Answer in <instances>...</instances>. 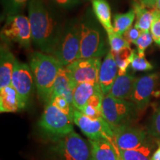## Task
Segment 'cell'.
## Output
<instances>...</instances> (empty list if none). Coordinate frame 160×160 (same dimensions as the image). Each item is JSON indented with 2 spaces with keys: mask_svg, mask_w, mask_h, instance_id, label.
I'll list each match as a JSON object with an SVG mask.
<instances>
[{
  "mask_svg": "<svg viewBox=\"0 0 160 160\" xmlns=\"http://www.w3.org/2000/svg\"><path fill=\"white\" fill-rule=\"evenodd\" d=\"M155 8L158 10V11H160V0H157Z\"/></svg>",
  "mask_w": 160,
  "mask_h": 160,
  "instance_id": "cell-38",
  "label": "cell"
},
{
  "mask_svg": "<svg viewBox=\"0 0 160 160\" xmlns=\"http://www.w3.org/2000/svg\"><path fill=\"white\" fill-rule=\"evenodd\" d=\"M107 35L111 50L113 53H117L126 48H131V43L127 41L123 36L117 34L114 31L108 33Z\"/></svg>",
  "mask_w": 160,
  "mask_h": 160,
  "instance_id": "cell-26",
  "label": "cell"
},
{
  "mask_svg": "<svg viewBox=\"0 0 160 160\" xmlns=\"http://www.w3.org/2000/svg\"><path fill=\"white\" fill-rule=\"evenodd\" d=\"M151 33L153 42L160 46V11H157V15L151 27Z\"/></svg>",
  "mask_w": 160,
  "mask_h": 160,
  "instance_id": "cell-32",
  "label": "cell"
},
{
  "mask_svg": "<svg viewBox=\"0 0 160 160\" xmlns=\"http://www.w3.org/2000/svg\"><path fill=\"white\" fill-rule=\"evenodd\" d=\"M135 18L136 13L133 9L125 13H117L113 16V31L117 34L123 36L128 30L131 28Z\"/></svg>",
  "mask_w": 160,
  "mask_h": 160,
  "instance_id": "cell-24",
  "label": "cell"
},
{
  "mask_svg": "<svg viewBox=\"0 0 160 160\" xmlns=\"http://www.w3.org/2000/svg\"><path fill=\"white\" fill-rule=\"evenodd\" d=\"M91 3L96 19L102 26L107 34L114 31L111 22V11L109 3L106 0H91Z\"/></svg>",
  "mask_w": 160,
  "mask_h": 160,
  "instance_id": "cell-21",
  "label": "cell"
},
{
  "mask_svg": "<svg viewBox=\"0 0 160 160\" xmlns=\"http://www.w3.org/2000/svg\"><path fill=\"white\" fill-rule=\"evenodd\" d=\"M29 65L33 72L38 95L44 102L48 104L60 69L65 66L53 56L41 52L32 53Z\"/></svg>",
  "mask_w": 160,
  "mask_h": 160,
  "instance_id": "cell-2",
  "label": "cell"
},
{
  "mask_svg": "<svg viewBox=\"0 0 160 160\" xmlns=\"http://www.w3.org/2000/svg\"><path fill=\"white\" fill-rule=\"evenodd\" d=\"M137 78L134 76L126 73L125 75H118L112 85L108 94L121 99H129L132 94Z\"/></svg>",
  "mask_w": 160,
  "mask_h": 160,
  "instance_id": "cell-18",
  "label": "cell"
},
{
  "mask_svg": "<svg viewBox=\"0 0 160 160\" xmlns=\"http://www.w3.org/2000/svg\"><path fill=\"white\" fill-rule=\"evenodd\" d=\"M79 48L80 23L76 21L67 22L53 57L65 67L78 59Z\"/></svg>",
  "mask_w": 160,
  "mask_h": 160,
  "instance_id": "cell-7",
  "label": "cell"
},
{
  "mask_svg": "<svg viewBox=\"0 0 160 160\" xmlns=\"http://www.w3.org/2000/svg\"><path fill=\"white\" fill-rule=\"evenodd\" d=\"M113 132L116 145L121 151L137 148L144 145L149 139L145 131L131 125L122 126L113 130Z\"/></svg>",
  "mask_w": 160,
  "mask_h": 160,
  "instance_id": "cell-13",
  "label": "cell"
},
{
  "mask_svg": "<svg viewBox=\"0 0 160 160\" xmlns=\"http://www.w3.org/2000/svg\"><path fill=\"white\" fill-rule=\"evenodd\" d=\"M95 18L93 15H86L79 22L80 48L78 59L101 58L109 51L105 29Z\"/></svg>",
  "mask_w": 160,
  "mask_h": 160,
  "instance_id": "cell-3",
  "label": "cell"
},
{
  "mask_svg": "<svg viewBox=\"0 0 160 160\" xmlns=\"http://www.w3.org/2000/svg\"><path fill=\"white\" fill-rule=\"evenodd\" d=\"M81 112H82L84 114L88 116V117L91 118H100L103 117L102 112L98 111L97 109H96L93 106L89 105H86L85 107L82 110V111Z\"/></svg>",
  "mask_w": 160,
  "mask_h": 160,
  "instance_id": "cell-35",
  "label": "cell"
},
{
  "mask_svg": "<svg viewBox=\"0 0 160 160\" xmlns=\"http://www.w3.org/2000/svg\"><path fill=\"white\" fill-rule=\"evenodd\" d=\"M153 42L151 33L149 31H141L139 38L134 45H137V53L141 57H145V50L151 45Z\"/></svg>",
  "mask_w": 160,
  "mask_h": 160,
  "instance_id": "cell-27",
  "label": "cell"
},
{
  "mask_svg": "<svg viewBox=\"0 0 160 160\" xmlns=\"http://www.w3.org/2000/svg\"><path fill=\"white\" fill-rule=\"evenodd\" d=\"M100 89L99 85L88 82L79 83L73 89V105L76 109L82 111L92 96Z\"/></svg>",
  "mask_w": 160,
  "mask_h": 160,
  "instance_id": "cell-20",
  "label": "cell"
},
{
  "mask_svg": "<svg viewBox=\"0 0 160 160\" xmlns=\"http://www.w3.org/2000/svg\"><path fill=\"white\" fill-rule=\"evenodd\" d=\"M118 66L113 52L109 51L101 64L99 73V85L104 96L108 94L117 77Z\"/></svg>",
  "mask_w": 160,
  "mask_h": 160,
  "instance_id": "cell-14",
  "label": "cell"
},
{
  "mask_svg": "<svg viewBox=\"0 0 160 160\" xmlns=\"http://www.w3.org/2000/svg\"><path fill=\"white\" fill-rule=\"evenodd\" d=\"M155 145L153 139H149L140 147L128 151H121L119 153L123 160H151Z\"/></svg>",
  "mask_w": 160,
  "mask_h": 160,
  "instance_id": "cell-23",
  "label": "cell"
},
{
  "mask_svg": "<svg viewBox=\"0 0 160 160\" xmlns=\"http://www.w3.org/2000/svg\"><path fill=\"white\" fill-rule=\"evenodd\" d=\"M148 131L151 137L160 142V105L152 116Z\"/></svg>",
  "mask_w": 160,
  "mask_h": 160,
  "instance_id": "cell-29",
  "label": "cell"
},
{
  "mask_svg": "<svg viewBox=\"0 0 160 160\" xmlns=\"http://www.w3.org/2000/svg\"><path fill=\"white\" fill-rule=\"evenodd\" d=\"M49 103L52 104V105H53L57 108H58L59 110H61L63 113H65L66 115L68 116L73 120L74 107L68 102V101L65 97L61 95L57 96Z\"/></svg>",
  "mask_w": 160,
  "mask_h": 160,
  "instance_id": "cell-28",
  "label": "cell"
},
{
  "mask_svg": "<svg viewBox=\"0 0 160 160\" xmlns=\"http://www.w3.org/2000/svg\"><path fill=\"white\" fill-rule=\"evenodd\" d=\"M92 160H119L117 145L106 139H89Z\"/></svg>",
  "mask_w": 160,
  "mask_h": 160,
  "instance_id": "cell-15",
  "label": "cell"
},
{
  "mask_svg": "<svg viewBox=\"0 0 160 160\" xmlns=\"http://www.w3.org/2000/svg\"><path fill=\"white\" fill-rule=\"evenodd\" d=\"M141 31L137 29L136 27H131L123 34V37L125 38L127 41H128L130 43L135 44L138 38H139Z\"/></svg>",
  "mask_w": 160,
  "mask_h": 160,
  "instance_id": "cell-34",
  "label": "cell"
},
{
  "mask_svg": "<svg viewBox=\"0 0 160 160\" xmlns=\"http://www.w3.org/2000/svg\"><path fill=\"white\" fill-rule=\"evenodd\" d=\"M136 53V50H132L131 48H126L118 53H114L118 66V75H125L127 73L128 68L131 64Z\"/></svg>",
  "mask_w": 160,
  "mask_h": 160,
  "instance_id": "cell-25",
  "label": "cell"
},
{
  "mask_svg": "<svg viewBox=\"0 0 160 160\" xmlns=\"http://www.w3.org/2000/svg\"><path fill=\"white\" fill-rule=\"evenodd\" d=\"M131 65L134 71H148L153 68V66L145 59V57L139 56L137 51L132 60Z\"/></svg>",
  "mask_w": 160,
  "mask_h": 160,
  "instance_id": "cell-30",
  "label": "cell"
},
{
  "mask_svg": "<svg viewBox=\"0 0 160 160\" xmlns=\"http://www.w3.org/2000/svg\"><path fill=\"white\" fill-rule=\"evenodd\" d=\"M28 19L32 41L43 53L53 56L65 24L47 0H30Z\"/></svg>",
  "mask_w": 160,
  "mask_h": 160,
  "instance_id": "cell-1",
  "label": "cell"
},
{
  "mask_svg": "<svg viewBox=\"0 0 160 160\" xmlns=\"http://www.w3.org/2000/svg\"><path fill=\"white\" fill-rule=\"evenodd\" d=\"M53 142L51 150L57 160H92L89 143L74 131Z\"/></svg>",
  "mask_w": 160,
  "mask_h": 160,
  "instance_id": "cell-6",
  "label": "cell"
},
{
  "mask_svg": "<svg viewBox=\"0 0 160 160\" xmlns=\"http://www.w3.org/2000/svg\"><path fill=\"white\" fill-rule=\"evenodd\" d=\"M16 59L8 48L2 46L0 53V89L11 85Z\"/></svg>",
  "mask_w": 160,
  "mask_h": 160,
  "instance_id": "cell-17",
  "label": "cell"
},
{
  "mask_svg": "<svg viewBox=\"0 0 160 160\" xmlns=\"http://www.w3.org/2000/svg\"><path fill=\"white\" fill-rule=\"evenodd\" d=\"M148 8L142 4L135 2L133 4V10L136 13V21L134 27L141 31H148L151 30V27L155 19L158 10L154 8L152 10L147 9Z\"/></svg>",
  "mask_w": 160,
  "mask_h": 160,
  "instance_id": "cell-22",
  "label": "cell"
},
{
  "mask_svg": "<svg viewBox=\"0 0 160 160\" xmlns=\"http://www.w3.org/2000/svg\"><path fill=\"white\" fill-rule=\"evenodd\" d=\"M102 112L104 119L113 131L122 126L131 125L139 111L131 101L107 94L103 98Z\"/></svg>",
  "mask_w": 160,
  "mask_h": 160,
  "instance_id": "cell-4",
  "label": "cell"
},
{
  "mask_svg": "<svg viewBox=\"0 0 160 160\" xmlns=\"http://www.w3.org/2000/svg\"><path fill=\"white\" fill-rule=\"evenodd\" d=\"M56 7L62 9H71L81 4V0H50Z\"/></svg>",
  "mask_w": 160,
  "mask_h": 160,
  "instance_id": "cell-33",
  "label": "cell"
},
{
  "mask_svg": "<svg viewBox=\"0 0 160 160\" xmlns=\"http://www.w3.org/2000/svg\"><path fill=\"white\" fill-rule=\"evenodd\" d=\"M100 58L77 59L65 66L73 89L78 84L88 82L99 85V73L101 66Z\"/></svg>",
  "mask_w": 160,
  "mask_h": 160,
  "instance_id": "cell-10",
  "label": "cell"
},
{
  "mask_svg": "<svg viewBox=\"0 0 160 160\" xmlns=\"http://www.w3.org/2000/svg\"><path fill=\"white\" fill-rule=\"evenodd\" d=\"M63 96L67 99L68 102L73 105V88H72L71 80L66 71L65 68L62 67L60 69L53 88H52L49 102L57 96ZM48 102V103H49Z\"/></svg>",
  "mask_w": 160,
  "mask_h": 160,
  "instance_id": "cell-19",
  "label": "cell"
},
{
  "mask_svg": "<svg viewBox=\"0 0 160 160\" xmlns=\"http://www.w3.org/2000/svg\"><path fill=\"white\" fill-rule=\"evenodd\" d=\"M34 78L30 65L20 62L17 59L12 75L11 85L17 90L20 99L26 106L33 92Z\"/></svg>",
  "mask_w": 160,
  "mask_h": 160,
  "instance_id": "cell-11",
  "label": "cell"
},
{
  "mask_svg": "<svg viewBox=\"0 0 160 160\" xmlns=\"http://www.w3.org/2000/svg\"><path fill=\"white\" fill-rule=\"evenodd\" d=\"M158 79L159 75L157 73H151L137 79L129 101L133 103L139 112L145 111L148 105L157 85Z\"/></svg>",
  "mask_w": 160,
  "mask_h": 160,
  "instance_id": "cell-12",
  "label": "cell"
},
{
  "mask_svg": "<svg viewBox=\"0 0 160 160\" xmlns=\"http://www.w3.org/2000/svg\"><path fill=\"white\" fill-rule=\"evenodd\" d=\"M119 160H123V159H122V157H121V156H120L119 153Z\"/></svg>",
  "mask_w": 160,
  "mask_h": 160,
  "instance_id": "cell-39",
  "label": "cell"
},
{
  "mask_svg": "<svg viewBox=\"0 0 160 160\" xmlns=\"http://www.w3.org/2000/svg\"><path fill=\"white\" fill-rule=\"evenodd\" d=\"M140 4H142L143 6L148 8H154L156 7L157 0H139Z\"/></svg>",
  "mask_w": 160,
  "mask_h": 160,
  "instance_id": "cell-36",
  "label": "cell"
},
{
  "mask_svg": "<svg viewBox=\"0 0 160 160\" xmlns=\"http://www.w3.org/2000/svg\"><path fill=\"white\" fill-rule=\"evenodd\" d=\"M25 108L13 85H10L0 89V111L2 113H14Z\"/></svg>",
  "mask_w": 160,
  "mask_h": 160,
  "instance_id": "cell-16",
  "label": "cell"
},
{
  "mask_svg": "<svg viewBox=\"0 0 160 160\" xmlns=\"http://www.w3.org/2000/svg\"><path fill=\"white\" fill-rule=\"evenodd\" d=\"M158 147L156 151L153 152L151 157V160H160V142L157 141Z\"/></svg>",
  "mask_w": 160,
  "mask_h": 160,
  "instance_id": "cell-37",
  "label": "cell"
},
{
  "mask_svg": "<svg viewBox=\"0 0 160 160\" xmlns=\"http://www.w3.org/2000/svg\"><path fill=\"white\" fill-rule=\"evenodd\" d=\"M73 122L89 139H106L116 145L114 132L103 117H89L74 108Z\"/></svg>",
  "mask_w": 160,
  "mask_h": 160,
  "instance_id": "cell-8",
  "label": "cell"
},
{
  "mask_svg": "<svg viewBox=\"0 0 160 160\" xmlns=\"http://www.w3.org/2000/svg\"><path fill=\"white\" fill-rule=\"evenodd\" d=\"M38 125L45 137L53 142L73 131V120L51 103L46 104Z\"/></svg>",
  "mask_w": 160,
  "mask_h": 160,
  "instance_id": "cell-5",
  "label": "cell"
},
{
  "mask_svg": "<svg viewBox=\"0 0 160 160\" xmlns=\"http://www.w3.org/2000/svg\"><path fill=\"white\" fill-rule=\"evenodd\" d=\"M2 37L10 42H15L25 49L31 48L32 34L28 17L16 14L8 16L2 30Z\"/></svg>",
  "mask_w": 160,
  "mask_h": 160,
  "instance_id": "cell-9",
  "label": "cell"
},
{
  "mask_svg": "<svg viewBox=\"0 0 160 160\" xmlns=\"http://www.w3.org/2000/svg\"><path fill=\"white\" fill-rule=\"evenodd\" d=\"M30 0H5V9L8 16L19 14Z\"/></svg>",
  "mask_w": 160,
  "mask_h": 160,
  "instance_id": "cell-31",
  "label": "cell"
}]
</instances>
